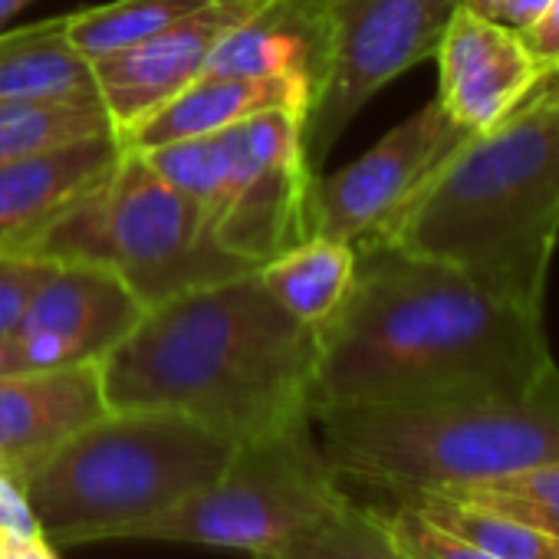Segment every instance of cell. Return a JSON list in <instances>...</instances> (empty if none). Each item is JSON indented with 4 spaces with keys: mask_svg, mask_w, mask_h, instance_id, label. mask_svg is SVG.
Wrapping results in <instances>:
<instances>
[{
    "mask_svg": "<svg viewBox=\"0 0 559 559\" xmlns=\"http://www.w3.org/2000/svg\"><path fill=\"white\" fill-rule=\"evenodd\" d=\"M556 366L543 313L441 260L356 243V280L320 333L310 412L523 389Z\"/></svg>",
    "mask_w": 559,
    "mask_h": 559,
    "instance_id": "cell-1",
    "label": "cell"
},
{
    "mask_svg": "<svg viewBox=\"0 0 559 559\" xmlns=\"http://www.w3.org/2000/svg\"><path fill=\"white\" fill-rule=\"evenodd\" d=\"M317 359L320 333L247 270L148 307L99 382L109 412H175L247 444L310 418Z\"/></svg>",
    "mask_w": 559,
    "mask_h": 559,
    "instance_id": "cell-2",
    "label": "cell"
},
{
    "mask_svg": "<svg viewBox=\"0 0 559 559\" xmlns=\"http://www.w3.org/2000/svg\"><path fill=\"white\" fill-rule=\"evenodd\" d=\"M369 240L441 260L543 313L559 240V70L493 129L467 135Z\"/></svg>",
    "mask_w": 559,
    "mask_h": 559,
    "instance_id": "cell-3",
    "label": "cell"
},
{
    "mask_svg": "<svg viewBox=\"0 0 559 559\" xmlns=\"http://www.w3.org/2000/svg\"><path fill=\"white\" fill-rule=\"evenodd\" d=\"M340 477L389 493L457 490L559 461V366L533 385L310 412Z\"/></svg>",
    "mask_w": 559,
    "mask_h": 559,
    "instance_id": "cell-4",
    "label": "cell"
},
{
    "mask_svg": "<svg viewBox=\"0 0 559 559\" xmlns=\"http://www.w3.org/2000/svg\"><path fill=\"white\" fill-rule=\"evenodd\" d=\"M234 451L175 412H106L67 438L24 493L50 546L109 543L207 487Z\"/></svg>",
    "mask_w": 559,
    "mask_h": 559,
    "instance_id": "cell-5",
    "label": "cell"
},
{
    "mask_svg": "<svg viewBox=\"0 0 559 559\" xmlns=\"http://www.w3.org/2000/svg\"><path fill=\"white\" fill-rule=\"evenodd\" d=\"M27 253L99 263L122 276L145 310L185 290L253 270L227 253L214 240L204 211L132 148Z\"/></svg>",
    "mask_w": 559,
    "mask_h": 559,
    "instance_id": "cell-6",
    "label": "cell"
},
{
    "mask_svg": "<svg viewBox=\"0 0 559 559\" xmlns=\"http://www.w3.org/2000/svg\"><path fill=\"white\" fill-rule=\"evenodd\" d=\"M346 497L313 421L304 418L270 438L237 444L207 487L126 530L122 539L260 552L323 520Z\"/></svg>",
    "mask_w": 559,
    "mask_h": 559,
    "instance_id": "cell-7",
    "label": "cell"
},
{
    "mask_svg": "<svg viewBox=\"0 0 559 559\" xmlns=\"http://www.w3.org/2000/svg\"><path fill=\"white\" fill-rule=\"evenodd\" d=\"M461 4L464 0H320L330 70L304 132L307 162L317 175L362 106L438 53Z\"/></svg>",
    "mask_w": 559,
    "mask_h": 559,
    "instance_id": "cell-8",
    "label": "cell"
},
{
    "mask_svg": "<svg viewBox=\"0 0 559 559\" xmlns=\"http://www.w3.org/2000/svg\"><path fill=\"white\" fill-rule=\"evenodd\" d=\"M304 116L270 109L221 132L227 148L224 204L214 240L253 270L313 237V191L320 175L307 162Z\"/></svg>",
    "mask_w": 559,
    "mask_h": 559,
    "instance_id": "cell-9",
    "label": "cell"
},
{
    "mask_svg": "<svg viewBox=\"0 0 559 559\" xmlns=\"http://www.w3.org/2000/svg\"><path fill=\"white\" fill-rule=\"evenodd\" d=\"M467 135L431 99L362 158L317 181L313 237L320 234L353 247L376 237Z\"/></svg>",
    "mask_w": 559,
    "mask_h": 559,
    "instance_id": "cell-10",
    "label": "cell"
},
{
    "mask_svg": "<svg viewBox=\"0 0 559 559\" xmlns=\"http://www.w3.org/2000/svg\"><path fill=\"white\" fill-rule=\"evenodd\" d=\"M260 4L263 0H211L162 34L93 60L99 103L119 142L126 145L139 126H145L162 106L204 76L221 37L243 24Z\"/></svg>",
    "mask_w": 559,
    "mask_h": 559,
    "instance_id": "cell-11",
    "label": "cell"
},
{
    "mask_svg": "<svg viewBox=\"0 0 559 559\" xmlns=\"http://www.w3.org/2000/svg\"><path fill=\"white\" fill-rule=\"evenodd\" d=\"M145 307L122 276L86 260H57L14 340L37 369L103 362L142 320Z\"/></svg>",
    "mask_w": 559,
    "mask_h": 559,
    "instance_id": "cell-12",
    "label": "cell"
},
{
    "mask_svg": "<svg viewBox=\"0 0 559 559\" xmlns=\"http://www.w3.org/2000/svg\"><path fill=\"white\" fill-rule=\"evenodd\" d=\"M438 103L471 135L507 119L546 76L523 34L457 8L438 44Z\"/></svg>",
    "mask_w": 559,
    "mask_h": 559,
    "instance_id": "cell-13",
    "label": "cell"
},
{
    "mask_svg": "<svg viewBox=\"0 0 559 559\" xmlns=\"http://www.w3.org/2000/svg\"><path fill=\"white\" fill-rule=\"evenodd\" d=\"M106 412L96 362L4 376L0 379V474L24 487L67 438Z\"/></svg>",
    "mask_w": 559,
    "mask_h": 559,
    "instance_id": "cell-14",
    "label": "cell"
},
{
    "mask_svg": "<svg viewBox=\"0 0 559 559\" xmlns=\"http://www.w3.org/2000/svg\"><path fill=\"white\" fill-rule=\"evenodd\" d=\"M122 155L126 145L119 135L99 132L0 165V253H27L67 211L116 171Z\"/></svg>",
    "mask_w": 559,
    "mask_h": 559,
    "instance_id": "cell-15",
    "label": "cell"
},
{
    "mask_svg": "<svg viewBox=\"0 0 559 559\" xmlns=\"http://www.w3.org/2000/svg\"><path fill=\"white\" fill-rule=\"evenodd\" d=\"M326 70L330 34L320 0H263L243 24L221 37L204 73L280 80L313 109Z\"/></svg>",
    "mask_w": 559,
    "mask_h": 559,
    "instance_id": "cell-16",
    "label": "cell"
},
{
    "mask_svg": "<svg viewBox=\"0 0 559 559\" xmlns=\"http://www.w3.org/2000/svg\"><path fill=\"white\" fill-rule=\"evenodd\" d=\"M270 109H294L304 116V122L310 116V106L280 80L204 73L188 90H181L168 106H162L145 126H139L126 139V148L148 152V148H158L168 142L217 135V132H224L243 119H253L260 112H270Z\"/></svg>",
    "mask_w": 559,
    "mask_h": 559,
    "instance_id": "cell-17",
    "label": "cell"
},
{
    "mask_svg": "<svg viewBox=\"0 0 559 559\" xmlns=\"http://www.w3.org/2000/svg\"><path fill=\"white\" fill-rule=\"evenodd\" d=\"M17 99L103 106L93 63L73 47L67 17L0 31V103Z\"/></svg>",
    "mask_w": 559,
    "mask_h": 559,
    "instance_id": "cell-18",
    "label": "cell"
},
{
    "mask_svg": "<svg viewBox=\"0 0 559 559\" xmlns=\"http://www.w3.org/2000/svg\"><path fill=\"white\" fill-rule=\"evenodd\" d=\"M266 294L294 320L323 333L343 310L356 280V247L333 237H310L257 266Z\"/></svg>",
    "mask_w": 559,
    "mask_h": 559,
    "instance_id": "cell-19",
    "label": "cell"
},
{
    "mask_svg": "<svg viewBox=\"0 0 559 559\" xmlns=\"http://www.w3.org/2000/svg\"><path fill=\"white\" fill-rule=\"evenodd\" d=\"M405 503H412L418 513L435 520L438 526L451 530L461 539L477 543L480 549L493 552L497 559H559V536L530 526L523 520L464 503L457 497L438 493V490H405L392 493Z\"/></svg>",
    "mask_w": 559,
    "mask_h": 559,
    "instance_id": "cell-20",
    "label": "cell"
},
{
    "mask_svg": "<svg viewBox=\"0 0 559 559\" xmlns=\"http://www.w3.org/2000/svg\"><path fill=\"white\" fill-rule=\"evenodd\" d=\"M250 559H412L385 530L376 507H362L346 497L323 520L287 536L270 549L250 552Z\"/></svg>",
    "mask_w": 559,
    "mask_h": 559,
    "instance_id": "cell-21",
    "label": "cell"
},
{
    "mask_svg": "<svg viewBox=\"0 0 559 559\" xmlns=\"http://www.w3.org/2000/svg\"><path fill=\"white\" fill-rule=\"evenodd\" d=\"M99 132H112L103 106L60 99L0 103V165L34 158Z\"/></svg>",
    "mask_w": 559,
    "mask_h": 559,
    "instance_id": "cell-22",
    "label": "cell"
},
{
    "mask_svg": "<svg viewBox=\"0 0 559 559\" xmlns=\"http://www.w3.org/2000/svg\"><path fill=\"white\" fill-rule=\"evenodd\" d=\"M204 4L211 0H112V4L67 14V34L73 47L93 63L162 34Z\"/></svg>",
    "mask_w": 559,
    "mask_h": 559,
    "instance_id": "cell-23",
    "label": "cell"
},
{
    "mask_svg": "<svg viewBox=\"0 0 559 559\" xmlns=\"http://www.w3.org/2000/svg\"><path fill=\"white\" fill-rule=\"evenodd\" d=\"M438 493H448L464 503L523 520L530 526H539V530L559 536V461L530 467L520 474H507L497 480L457 487V490H438Z\"/></svg>",
    "mask_w": 559,
    "mask_h": 559,
    "instance_id": "cell-24",
    "label": "cell"
},
{
    "mask_svg": "<svg viewBox=\"0 0 559 559\" xmlns=\"http://www.w3.org/2000/svg\"><path fill=\"white\" fill-rule=\"evenodd\" d=\"M142 155L168 185H175L185 198H191L204 211L207 224H214L227 188V148L221 132L204 139L168 142Z\"/></svg>",
    "mask_w": 559,
    "mask_h": 559,
    "instance_id": "cell-25",
    "label": "cell"
},
{
    "mask_svg": "<svg viewBox=\"0 0 559 559\" xmlns=\"http://www.w3.org/2000/svg\"><path fill=\"white\" fill-rule=\"evenodd\" d=\"M385 530L395 536V543L412 556V559H497L493 552L480 549L471 539L454 536L451 530L438 526L425 513H418L412 503L399 500L392 507H376Z\"/></svg>",
    "mask_w": 559,
    "mask_h": 559,
    "instance_id": "cell-26",
    "label": "cell"
},
{
    "mask_svg": "<svg viewBox=\"0 0 559 559\" xmlns=\"http://www.w3.org/2000/svg\"><path fill=\"white\" fill-rule=\"evenodd\" d=\"M57 270V260L40 253H0V336H14L34 297Z\"/></svg>",
    "mask_w": 559,
    "mask_h": 559,
    "instance_id": "cell-27",
    "label": "cell"
},
{
    "mask_svg": "<svg viewBox=\"0 0 559 559\" xmlns=\"http://www.w3.org/2000/svg\"><path fill=\"white\" fill-rule=\"evenodd\" d=\"M34 536H44V530L34 516V507H31L24 487L0 474V543L34 539Z\"/></svg>",
    "mask_w": 559,
    "mask_h": 559,
    "instance_id": "cell-28",
    "label": "cell"
},
{
    "mask_svg": "<svg viewBox=\"0 0 559 559\" xmlns=\"http://www.w3.org/2000/svg\"><path fill=\"white\" fill-rule=\"evenodd\" d=\"M523 40L546 73L559 70V0H552L546 14L523 34Z\"/></svg>",
    "mask_w": 559,
    "mask_h": 559,
    "instance_id": "cell-29",
    "label": "cell"
},
{
    "mask_svg": "<svg viewBox=\"0 0 559 559\" xmlns=\"http://www.w3.org/2000/svg\"><path fill=\"white\" fill-rule=\"evenodd\" d=\"M549 4H552V0H503L500 11H497V21L507 24L516 34H526L546 14Z\"/></svg>",
    "mask_w": 559,
    "mask_h": 559,
    "instance_id": "cell-30",
    "label": "cell"
},
{
    "mask_svg": "<svg viewBox=\"0 0 559 559\" xmlns=\"http://www.w3.org/2000/svg\"><path fill=\"white\" fill-rule=\"evenodd\" d=\"M0 559H60V556H57V549L50 546L47 536H34V539L0 543Z\"/></svg>",
    "mask_w": 559,
    "mask_h": 559,
    "instance_id": "cell-31",
    "label": "cell"
},
{
    "mask_svg": "<svg viewBox=\"0 0 559 559\" xmlns=\"http://www.w3.org/2000/svg\"><path fill=\"white\" fill-rule=\"evenodd\" d=\"M17 372H34L17 346L14 336H0V379L4 376H17Z\"/></svg>",
    "mask_w": 559,
    "mask_h": 559,
    "instance_id": "cell-32",
    "label": "cell"
},
{
    "mask_svg": "<svg viewBox=\"0 0 559 559\" xmlns=\"http://www.w3.org/2000/svg\"><path fill=\"white\" fill-rule=\"evenodd\" d=\"M31 4H37V0H0V31H8V24Z\"/></svg>",
    "mask_w": 559,
    "mask_h": 559,
    "instance_id": "cell-33",
    "label": "cell"
},
{
    "mask_svg": "<svg viewBox=\"0 0 559 559\" xmlns=\"http://www.w3.org/2000/svg\"><path fill=\"white\" fill-rule=\"evenodd\" d=\"M503 0H464V8H471L474 14H484V17H493L497 21V11H500Z\"/></svg>",
    "mask_w": 559,
    "mask_h": 559,
    "instance_id": "cell-34",
    "label": "cell"
}]
</instances>
